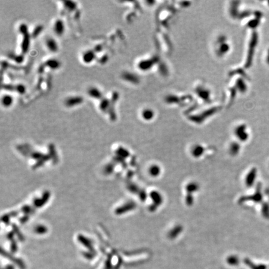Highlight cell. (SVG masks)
Returning <instances> with one entry per match:
<instances>
[{
  "label": "cell",
  "instance_id": "18",
  "mask_svg": "<svg viewBox=\"0 0 269 269\" xmlns=\"http://www.w3.org/2000/svg\"><path fill=\"white\" fill-rule=\"evenodd\" d=\"M186 189L188 194H191L192 193L196 191L198 189V185L196 183H190L188 185Z\"/></svg>",
  "mask_w": 269,
  "mask_h": 269
},
{
  "label": "cell",
  "instance_id": "20",
  "mask_svg": "<svg viewBox=\"0 0 269 269\" xmlns=\"http://www.w3.org/2000/svg\"><path fill=\"white\" fill-rule=\"evenodd\" d=\"M14 90L20 94H23L26 92V87L23 84H18L14 87Z\"/></svg>",
  "mask_w": 269,
  "mask_h": 269
},
{
  "label": "cell",
  "instance_id": "10",
  "mask_svg": "<svg viewBox=\"0 0 269 269\" xmlns=\"http://www.w3.org/2000/svg\"><path fill=\"white\" fill-rule=\"evenodd\" d=\"M236 136L241 141H246L248 138V134L246 132L244 126H239L235 131Z\"/></svg>",
  "mask_w": 269,
  "mask_h": 269
},
{
  "label": "cell",
  "instance_id": "8",
  "mask_svg": "<svg viewBox=\"0 0 269 269\" xmlns=\"http://www.w3.org/2000/svg\"><path fill=\"white\" fill-rule=\"evenodd\" d=\"M82 58L83 62L85 64H90L96 58V54L92 50H87L83 53Z\"/></svg>",
  "mask_w": 269,
  "mask_h": 269
},
{
  "label": "cell",
  "instance_id": "16",
  "mask_svg": "<svg viewBox=\"0 0 269 269\" xmlns=\"http://www.w3.org/2000/svg\"><path fill=\"white\" fill-rule=\"evenodd\" d=\"M262 213L263 216L266 219H269V204L264 202L262 206Z\"/></svg>",
  "mask_w": 269,
  "mask_h": 269
},
{
  "label": "cell",
  "instance_id": "4",
  "mask_svg": "<svg viewBox=\"0 0 269 269\" xmlns=\"http://www.w3.org/2000/svg\"><path fill=\"white\" fill-rule=\"evenodd\" d=\"M87 94L90 97L93 99L100 100L103 99L102 92L96 87H91L89 88Z\"/></svg>",
  "mask_w": 269,
  "mask_h": 269
},
{
  "label": "cell",
  "instance_id": "24",
  "mask_svg": "<svg viewBox=\"0 0 269 269\" xmlns=\"http://www.w3.org/2000/svg\"><path fill=\"white\" fill-rule=\"evenodd\" d=\"M42 27H41V26H40L39 27H37V28L36 29V30L35 31H34V32H33V36H34L35 37H36L37 36H38V34H39V33H41V32L42 31Z\"/></svg>",
  "mask_w": 269,
  "mask_h": 269
},
{
  "label": "cell",
  "instance_id": "15",
  "mask_svg": "<svg viewBox=\"0 0 269 269\" xmlns=\"http://www.w3.org/2000/svg\"><path fill=\"white\" fill-rule=\"evenodd\" d=\"M141 116L145 120H148L149 119L150 120L153 117L152 110H151L150 109H144L143 110V112H141Z\"/></svg>",
  "mask_w": 269,
  "mask_h": 269
},
{
  "label": "cell",
  "instance_id": "12",
  "mask_svg": "<svg viewBox=\"0 0 269 269\" xmlns=\"http://www.w3.org/2000/svg\"><path fill=\"white\" fill-rule=\"evenodd\" d=\"M24 36V38H23V41L22 42V46H21V48H22V51L24 53H25L28 51V47H29V41H30V37H29V35L28 34V33L23 34Z\"/></svg>",
  "mask_w": 269,
  "mask_h": 269
},
{
  "label": "cell",
  "instance_id": "25",
  "mask_svg": "<svg viewBox=\"0 0 269 269\" xmlns=\"http://www.w3.org/2000/svg\"><path fill=\"white\" fill-rule=\"evenodd\" d=\"M267 194L268 195V196L269 197V189H268V190H267Z\"/></svg>",
  "mask_w": 269,
  "mask_h": 269
},
{
  "label": "cell",
  "instance_id": "5",
  "mask_svg": "<svg viewBox=\"0 0 269 269\" xmlns=\"http://www.w3.org/2000/svg\"><path fill=\"white\" fill-rule=\"evenodd\" d=\"M46 46L50 52H56L58 51L59 46L56 39L52 37H48L46 40Z\"/></svg>",
  "mask_w": 269,
  "mask_h": 269
},
{
  "label": "cell",
  "instance_id": "14",
  "mask_svg": "<svg viewBox=\"0 0 269 269\" xmlns=\"http://www.w3.org/2000/svg\"><path fill=\"white\" fill-rule=\"evenodd\" d=\"M64 6L65 8L67 10V11L70 12L75 10L77 7V3L74 1H64Z\"/></svg>",
  "mask_w": 269,
  "mask_h": 269
},
{
  "label": "cell",
  "instance_id": "22",
  "mask_svg": "<svg viewBox=\"0 0 269 269\" xmlns=\"http://www.w3.org/2000/svg\"><path fill=\"white\" fill-rule=\"evenodd\" d=\"M182 230V228L180 226H177L175 229H173L170 232V236L171 237H175L178 234L177 232H180Z\"/></svg>",
  "mask_w": 269,
  "mask_h": 269
},
{
  "label": "cell",
  "instance_id": "2",
  "mask_svg": "<svg viewBox=\"0 0 269 269\" xmlns=\"http://www.w3.org/2000/svg\"><path fill=\"white\" fill-rule=\"evenodd\" d=\"M262 200V195L261 193V185L259 184L257 185L256 191L254 195L251 196L244 197L241 199V202H244L246 201H253L256 202H260Z\"/></svg>",
  "mask_w": 269,
  "mask_h": 269
},
{
  "label": "cell",
  "instance_id": "17",
  "mask_svg": "<svg viewBox=\"0 0 269 269\" xmlns=\"http://www.w3.org/2000/svg\"><path fill=\"white\" fill-rule=\"evenodd\" d=\"M204 152V149L201 146H196L193 150V155L195 157H200L202 155Z\"/></svg>",
  "mask_w": 269,
  "mask_h": 269
},
{
  "label": "cell",
  "instance_id": "3",
  "mask_svg": "<svg viewBox=\"0 0 269 269\" xmlns=\"http://www.w3.org/2000/svg\"><path fill=\"white\" fill-rule=\"evenodd\" d=\"M66 30V26L64 22L61 19H56L53 25V31L54 34L58 36H62L64 34Z\"/></svg>",
  "mask_w": 269,
  "mask_h": 269
},
{
  "label": "cell",
  "instance_id": "7",
  "mask_svg": "<svg viewBox=\"0 0 269 269\" xmlns=\"http://www.w3.org/2000/svg\"><path fill=\"white\" fill-rule=\"evenodd\" d=\"M257 176V170L252 168L248 173L246 179V184L247 187H251L254 185Z\"/></svg>",
  "mask_w": 269,
  "mask_h": 269
},
{
  "label": "cell",
  "instance_id": "13",
  "mask_svg": "<svg viewBox=\"0 0 269 269\" xmlns=\"http://www.w3.org/2000/svg\"><path fill=\"white\" fill-rule=\"evenodd\" d=\"M151 197L153 199L154 202H155V205H160V204L162 202V197L160 195V194H159L158 193L154 191L151 194Z\"/></svg>",
  "mask_w": 269,
  "mask_h": 269
},
{
  "label": "cell",
  "instance_id": "19",
  "mask_svg": "<svg viewBox=\"0 0 269 269\" xmlns=\"http://www.w3.org/2000/svg\"><path fill=\"white\" fill-rule=\"evenodd\" d=\"M149 173L151 174L152 176L156 177L159 175V174L160 173V168L156 165L153 166L149 170Z\"/></svg>",
  "mask_w": 269,
  "mask_h": 269
},
{
  "label": "cell",
  "instance_id": "23",
  "mask_svg": "<svg viewBox=\"0 0 269 269\" xmlns=\"http://www.w3.org/2000/svg\"><path fill=\"white\" fill-rule=\"evenodd\" d=\"M237 262H238V260H237V259L235 257H232L229 258V259H228V262L229 264H232V265L236 264Z\"/></svg>",
  "mask_w": 269,
  "mask_h": 269
},
{
  "label": "cell",
  "instance_id": "6",
  "mask_svg": "<svg viewBox=\"0 0 269 269\" xmlns=\"http://www.w3.org/2000/svg\"><path fill=\"white\" fill-rule=\"evenodd\" d=\"M99 107L103 113H107L111 108V101L107 98H103L100 100Z\"/></svg>",
  "mask_w": 269,
  "mask_h": 269
},
{
  "label": "cell",
  "instance_id": "9",
  "mask_svg": "<svg viewBox=\"0 0 269 269\" xmlns=\"http://www.w3.org/2000/svg\"><path fill=\"white\" fill-rule=\"evenodd\" d=\"M14 102V98L11 95L5 94L1 97V104L5 108L10 107Z\"/></svg>",
  "mask_w": 269,
  "mask_h": 269
},
{
  "label": "cell",
  "instance_id": "11",
  "mask_svg": "<svg viewBox=\"0 0 269 269\" xmlns=\"http://www.w3.org/2000/svg\"><path fill=\"white\" fill-rule=\"evenodd\" d=\"M46 66L48 67L51 69L56 70L61 67V62L58 59H51L46 61Z\"/></svg>",
  "mask_w": 269,
  "mask_h": 269
},
{
  "label": "cell",
  "instance_id": "1",
  "mask_svg": "<svg viewBox=\"0 0 269 269\" xmlns=\"http://www.w3.org/2000/svg\"><path fill=\"white\" fill-rule=\"evenodd\" d=\"M84 101V98L82 96H69L66 99L64 104L67 107L72 108L82 104Z\"/></svg>",
  "mask_w": 269,
  "mask_h": 269
},
{
  "label": "cell",
  "instance_id": "21",
  "mask_svg": "<svg viewBox=\"0 0 269 269\" xmlns=\"http://www.w3.org/2000/svg\"><path fill=\"white\" fill-rule=\"evenodd\" d=\"M239 149H240V146L238 145V144L234 143V144H232V145L231 146L230 152L232 155H236L237 153H238V152L239 151Z\"/></svg>",
  "mask_w": 269,
  "mask_h": 269
}]
</instances>
